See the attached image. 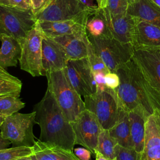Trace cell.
<instances>
[{
  "mask_svg": "<svg viewBox=\"0 0 160 160\" xmlns=\"http://www.w3.org/2000/svg\"><path fill=\"white\" fill-rule=\"evenodd\" d=\"M33 111L41 129L39 140L73 151L75 136L71 122L48 89L42 99L34 105Z\"/></svg>",
  "mask_w": 160,
  "mask_h": 160,
  "instance_id": "2",
  "label": "cell"
},
{
  "mask_svg": "<svg viewBox=\"0 0 160 160\" xmlns=\"http://www.w3.org/2000/svg\"><path fill=\"white\" fill-rule=\"evenodd\" d=\"M9 4L11 6L22 9H31L29 2L27 0H9Z\"/></svg>",
  "mask_w": 160,
  "mask_h": 160,
  "instance_id": "36",
  "label": "cell"
},
{
  "mask_svg": "<svg viewBox=\"0 0 160 160\" xmlns=\"http://www.w3.org/2000/svg\"><path fill=\"white\" fill-rule=\"evenodd\" d=\"M135 19L134 48H160V28L142 19Z\"/></svg>",
  "mask_w": 160,
  "mask_h": 160,
  "instance_id": "17",
  "label": "cell"
},
{
  "mask_svg": "<svg viewBox=\"0 0 160 160\" xmlns=\"http://www.w3.org/2000/svg\"><path fill=\"white\" fill-rule=\"evenodd\" d=\"M71 124L75 136V145H81L94 154L99 136L103 129L96 115L85 109Z\"/></svg>",
  "mask_w": 160,
  "mask_h": 160,
  "instance_id": "11",
  "label": "cell"
},
{
  "mask_svg": "<svg viewBox=\"0 0 160 160\" xmlns=\"http://www.w3.org/2000/svg\"><path fill=\"white\" fill-rule=\"evenodd\" d=\"M50 1L51 0H29L31 10L34 16L44 10Z\"/></svg>",
  "mask_w": 160,
  "mask_h": 160,
  "instance_id": "32",
  "label": "cell"
},
{
  "mask_svg": "<svg viewBox=\"0 0 160 160\" xmlns=\"http://www.w3.org/2000/svg\"><path fill=\"white\" fill-rule=\"evenodd\" d=\"M22 83L16 76L9 74L0 66V96H13L19 97Z\"/></svg>",
  "mask_w": 160,
  "mask_h": 160,
  "instance_id": "24",
  "label": "cell"
},
{
  "mask_svg": "<svg viewBox=\"0 0 160 160\" xmlns=\"http://www.w3.org/2000/svg\"><path fill=\"white\" fill-rule=\"evenodd\" d=\"M37 124L36 112H15L6 117L0 128L1 136L13 146L32 147L36 142L33 127Z\"/></svg>",
  "mask_w": 160,
  "mask_h": 160,
  "instance_id": "6",
  "label": "cell"
},
{
  "mask_svg": "<svg viewBox=\"0 0 160 160\" xmlns=\"http://www.w3.org/2000/svg\"><path fill=\"white\" fill-rule=\"evenodd\" d=\"M27 1H28V2H29V0H27Z\"/></svg>",
  "mask_w": 160,
  "mask_h": 160,
  "instance_id": "45",
  "label": "cell"
},
{
  "mask_svg": "<svg viewBox=\"0 0 160 160\" xmlns=\"http://www.w3.org/2000/svg\"><path fill=\"white\" fill-rule=\"evenodd\" d=\"M0 5L10 6L9 0H0Z\"/></svg>",
  "mask_w": 160,
  "mask_h": 160,
  "instance_id": "40",
  "label": "cell"
},
{
  "mask_svg": "<svg viewBox=\"0 0 160 160\" xmlns=\"http://www.w3.org/2000/svg\"><path fill=\"white\" fill-rule=\"evenodd\" d=\"M100 12L106 22V33L121 42L133 45L135 35V18L128 12L114 15L104 8L100 9Z\"/></svg>",
  "mask_w": 160,
  "mask_h": 160,
  "instance_id": "12",
  "label": "cell"
},
{
  "mask_svg": "<svg viewBox=\"0 0 160 160\" xmlns=\"http://www.w3.org/2000/svg\"><path fill=\"white\" fill-rule=\"evenodd\" d=\"M87 36L88 33L82 36L64 35L50 39L62 49L69 60H74L87 58Z\"/></svg>",
  "mask_w": 160,
  "mask_h": 160,
  "instance_id": "19",
  "label": "cell"
},
{
  "mask_svg": "<svg viewBox=\"0 0 160 160\" xmlns=\"http://www.w3.org/2000/svg\"><path fill=\"white\" fill-rule=\"evenodd\" d=\"M36 24L35 16L31 9L0 5V39L6 34L12 36L22 44Z\"/></svg>",
  "mask_w": 160,
  "mask_h": 160,
  "instance_id": "7",
  "label": "cell"
},
{
  "mask_svg": "<svg viewBox=\"0 0 160 160\" xmlns=\"http://www.w3.org/2000/svg\"><path fill=\"white\" fill-rule=\"evenodd\" d=\"M48 88L54 96L67 119L74 121L86 108L81 96L69 83L64 69L46 74Z\"/></svg>",
  "mask_w": 160,
  "mask_h": 160,
  "instance_id": "3",
  "label": "cell"
},
{
  "mask_svg": "<svg viewBox=\"0 0 160 160\" xmlns=\"http://www.w3.org/2000/svg\"><path fill=\"white\" fill-rule=\"evenodd\" d=\"M64 71L69 83L81 96L96 92V81L87 58L68 60Z\"/></svg>",
  "mask_w": 160,
  "mask_h": 160,
  "instance_id": "10",
  "label": "cell"
},
{
  "mask_svg": "<svg viewBox=\"0 0 160 160\" xmlns=\"http://www.w3.org/2000/svg\"><path fill=\"white\" fill-rule=\"evenodd\" d=\"M116 160H138L140 155L133 148L123 147L117 144L115 148Z\"/></svg>",
  "mask_w": 160,
  "mask_h": 160,
  "instance_id": "31",
  "label": "cell"
},
{
  "mask_svg": "<svg viewBox=\"0 0 160 160\" xmlns=\"http://www.w3.org/2000/svg\"><path fill=\"white\" fill-rule=\"evenodd\" d=\"M142 158L146 160H160V113L154 112L147 118Z\"/></svg>",
  "mask_w": 160,
  "mask_h": 160,
  "instance_id": "15",
  "label": "cell"
},
{
  "mask_svg": "<svg viewBox=\"0 0 160 160\" xmlns=\"http://www.w3.org/2000/svg\"><path fill=\"white\" fill-rule=\"evenodd\" d=\"M89 19H71L59 21L36 22V26L42 36L52 38L64 35L82 36L87 32L86 24Z\"/></svg>",
  "mask_w": 160,
  "mask_h": 160,
  "instance_id": "14",
  "label": "cell"
},
{
  "mask_svg": "<svg viewBox=\"0 0 160 160\" xmlns=\"http://www.w3.org/2000/svg\"><path fill=\"white\" fill-rule=\"evenodd\" d=\"M149 116L141 106H137L129 111L132 148L137 153L141 155L144 146L145 124Z\"/></svg>",
  "mask_w": 160,
  "mask_h": 160,
  "instance_id": "18",
  "label": "cell"
},
{
  "mask_svg": "<svg viewBox=\"0 0 160 160\" xmlns=\"http://www.w3.org/2000/svg\"><path fill=\"white\" fill-rule=\"evenodd\" d=\"M93 74L96 84V91H101L105 90L107 88L104 79L105 74L102 72H97Z\"/></svg>",
  "mask_w": 160,
  "mask_h": 160,
  "instance_id": "34",
  "label": "cell"
},
{
  "mask_svg": "<svg viewBox=\"0 0 160 160\" xmlns=\"http://www.w3.org/2000/svg\"><path fill=\"white\" fill-rule=\"evenodd\" d=\"M86 30L91 36L98 37L106 32V24L104 18L99 11L88 20Z\"/></svg>",
  "mask_w": 160,
  "mask_h": 160,
  "instance_id": "29",
  "label": "cell"
},
{
  "mask_svg": "<svg viewBox=\"0 0 160 160\" xmlns=\"http://www.w3.org/2000/svg\"><path fill=\"white\" fill-rule=\"evenodd\" d=\"M33 154V148L29 146H13L0 149V160H16L30 156Z\"/></svg>",
  "mask_w": 160,
  "mask_h": 160,
  "instance_id": "28",
  "label": "cell"
},
{
  "mask_svg": "<svg viewBox=\"0 0 160 160\" xmlns=\"http://www.w3.org/2000/svg\"><path fill=\"white\" fill-rule=\"evenodd\" d=\"M105 83L108 88L115 89H116L120 83V80L118 75L116 72H109L104 76Z\"/></svg>",
  "mask_w": 160,
  "mask_h": 160,
  "instance_id": "33",
  "label": "cell"
},
{
  "mask_svg": "<svg viewBox=\"0 0 160 160\" xmlns=\"http://www.w3.org/2000/svg\"><path fill=\"white\" fill-rule=\"evenodd\" d=\"M99 10V8H88L79 0H51L48 6L35 16V18L36 22L89 19Z\"/></svg>",
  "mask_w": 160,
  "mask_h": 160,
  "instance_id": "8",
  "label": "cell"
},
{
  "mask_svg": "<svg viewBox=\"0 0 160 160\" xmlns=\"http://www.w3.org/2000/svg\"><path fill=\"white\" fill-rule=\"evenodd\" d=\"M94 155H95L96 160H109L107 158H106L104 156H103L101 152H99L97 150H95Z\"/></svg>",
  "mask_w": 160,
  "mask_h": 160,
  "instance_id": "39",
  "label": "cell"
},
{
  "mask_svg": "<svg viewBox=\"0 0 160 160\" xmlns=\"http://www.w3.org/2000/svg\"><path fill=\"white\" fill-rule=\"evenodd\" d=\"M11 144V142L8 139L4 138L0 133V149L8 148Z\"/></svg>",
  "mask_w": 160,
  "mask_h": 160,
  "instance_id": "38",
  "label": "cell"
},
{
  "mask_svg": "<svg viewBox=\"0 0 160 160\" xmlns=\"http://www.w3.org/2000/svg\"><path fill=\"white\" fill-rule=\"evenodd\" d=\"M5 118H6V116L0 114V128H1V125L2 124V123H3V122H4V119H5Z\"/></svg>",
  "mask_w": 160,
  "mask_h": 160,
  "instance_id": "43",
  "label": "cell"
},
{
  "mask_svg": "<svg viewBox=\"0 0 160 160\" xmlns=\"http://www.w3.org/2000/svg\"><path fill=\"white\" fill-rule=\"evenodd\" d=\"M68 60L64 52L54 41L42 36V66L44 76L48 72L64 69Z\"/></svg>",
  "mask_w": 160,
  "mask_h": 160,
  "instance_id": "16",
  "label": "cell"
},
{
  "mask_svg": "<svg viewBox=\"0 0 160 160\" xmlns=\"http://www.w3.org/2000/svg\"><path fill=\"white\" fill-rule=\"evenodd\" d=\"M84 6L89 8H98V4H96L94 0H79Z\"/></svg>",
  "mask_w": 160,
  "mask_h": 160,
  "instance_id": "37",
  "label": "cell"
},
{
  "mask_svg": "<svg viewBox=\"0 0 160 160\" xmlns=\"http://www.w3.org/2000/svg\"><path fill=\"white\" fill-rule=\"evenodd\" d=\"M118 144V141L109 134V130L102 129L99 136L96 150L109 160H116L115 148Z\"/></svg>",
  "mask_w": 160,
  "mask_h": 160,
  "instance_id": "25",
  "label": "cell"
},
{
  "mask_svg": "<svg viewBox=\"0 0 160 160\" xmlns=\"http://www.w3.org/2000/svg\"><path fill=\"white\" fill-rule=\"evenodd\" d=\"M128 13L160 28V8L150 0H129Z\"/></svg>",
  "mask_w": 160,
  "mask_h": 160,
  "instance_id": "21",
  "label": "cell"
},
{
  "mask_svg": "<svg viewBox=\"0 0 160 160\" xmlns=\"http://www.w3.org/2000/svg\"><path fill=\"white\" fill-rule=\"evenodd\" d=\"M33 148L31 158L34 160H80L73 151L38 139Z\"/></svg>",
  "mask_w": 160,
  "mask_h": 160,
  "instance_id": "20",
  "label": "cell"
},
{
  "mask_svg": "<svg viewBox=\"0 0 160 160\" xmlns=\"http://www.w3.org/2000/svg\"><path fill=\"white\" fill-rule=\"evenodd\" d=\"M86 42L88 51L87 58L93 74L97 72H102L106 74L110 72L101 58L96 52L92 44L89 39L88 35L86 38Z\"/></svg>",
  "mask_w": 160,
  "mask_h": 160,
  "instance_id": "27",
  "label": "cell"
},
{
  "mask_svg": "<svg viewBox=\"0 0 160 160\" xmlns=\"http://www.w3.org/2000/svg\"><path fill=\"white\" fill-rule=\"evenodd\" d=\"M159 8H160V0H150Z\"/></svg>",
  "mask_w": 160,
  "mask_h": 160,
  "instance_id": "44",
  "label": "cell"
},
{
  "mask_svg": "<svg viewBox=\"0 0 160 160\" xmlns=\"http://www.w3.org/2000/svg\"><path fill=\"white\" fill-rule=\"evenodd\" d=\"M0 48V66L6 68L16 66L21 53V44L12 36L4 34L1 36Z\"/></svg>",
  "mask_w": 160,
  "mask_h": 160,
  "instance_id": "22",
  "label": "cell"
},
{
  "mask_svg": "<svg viewBox=\"0 0 160 160\" xmlns=\"http://www.w3.org/2000/svg\"><path fill=\"white\" fill-rule=\"evenodd\" d=\"M16 160H34L31 156H26V157H23V158H21L19 159H17Z\"/></svg>",
  "mask_w": 160,
  "mask_h": 160,
  "instance_id": "42",
  "label": "cell"
},
{
  "mask_svg": "<svg viewBox=\"0 0 160 160\" xmlns=\"http://www.w3.org/2000/svg\"><path fill=\"white\" fill-rule=\"evenodd\" d=\"M132 59L150 84L160 92V48H134Z\"/></svg>",
  "mask_w": 160,
  "mask_h": 160,
  "instance_id": "13",
  "label": "cell"
},
{
  "mask_svg": "<svg viewBox=\"0 0 160 160\" xmlns=\"http://www.w3.org/2000/svg\"><path fill=\"white\" fill-rule=\"evenodd\" d=\"M109 132L118 141V144L125 148H133L131 136L129 111L122 105L118 121L114 126L109 129Z\"/></svg>",
  "mask_w": 160,
  "mask_h": 160,
  "instance_id": "23",
  "label": "cell"
},
{
  "mask_svg": "<svg viewBox=\"0 0 160 160\" xmlns=\"http://www.w3.org/2000/svg\"><path fill=\"white\" fill-rule=\"evenodd\" d=\"M120 80L115 89L121 105L128 111L142 107L149 115L160 113V92L152 87L131 59L116 72Z\"/></svg>",
  "mask_w": 160,
  "mask_h": 160,
  "instance_id": "1",
  "label": "cell"
},
{
  "mask_svg": "<svg viewBox=\"0 0 160 160\" xmlns=\"http://www.w3.org/2000/svg\"><path fill=\"white\" fill-rule=\"evenodd\" d=\"M73 152L80 160H90L91 159V152L86 148H76L74 149Z\"/></svg>",
  "mask_w": 160,
  "mask_h": 160,
  "instance_id": "35",
  "label": "cell"
},
{
  "mask_svg": "<svg viewBox=\"0 0 160 160\" xmlns=\"http://www.w3.org/2000/svg\"><path fill=\"white\" fill-rule=\"evenodd\" d=\"M84 98L86 109L96 115L103 129L109 130L114 126L121 106L115 89L107 87Z\"/></svg>",
  "mask_w": 160,
  "mask_h": 160,
  "instance_id": "5",
  "label": "cell"
},
{
  "mask_svg": "<svg viewBox=\"0 0 160 160\" xmlns=\"http://www.w3.org/2000/svg\"><path fill=\"white\" fill-rule=\"evenodd\" d=\"M42 34L35 26L21 44L20 68L33 77L44 76L42 66Z\"/></svg>",
  "mask_w": 160,
  "mask_h": 160,
  "instance_id": "9",
  "label": "cell"
},
{
  "mask_svg": "<svg viewBox=\"0 0 160 160\" xmlns=\"http://www.w3.org/2000/svg\"><path fill=\"white\" fill-rule=\"evenodd\" d=\"M92 46L110 72H116L122 66L132 59L134 46L121 42L107 33L94 37L88 36Z\"/></svg>",
  "mask_w": 160,
  "mask_h": 160,
  "instance_id": "4",
  "label": "cell"
},
{
  "mask_svg": "<svg viewBox=\"0 0 160 160\" xmlns=\"http://www.w3.org/2000/svg\"><path fill=\"white\" fill-rule=\"evenodd\" d=\"M19 98L13 96H1L0 114L7 117L22 109L25 104Z\"/></svg>",
  "mask_w": 160,
  "mask_h": 160,
  "instance_id": "26",
  "label": "cell"
},
{
  "mask_svg": "<svg viewBox=\"0 0 160 160\" xmlns=\"http://www.w3.org/2000/svg\"><path fill=\"white\" fill-rule=\"evenodd\" d=\"M96 2H97V4H98V6L99 9H101L102 7V5H103V1L104 0H96Z\"/></svg>",
  "mask_w": 160,
  "mask_h": 160,
  "instance_id": "41",
  "label": "cell"
},
{
  "mask_svg": "<svg viewBox=\"0 0 160 160\" xmlns=\"http://www.w3.org/2000/svg\"><path fill=\"white\" fill-rule=\"evenodd\" d=\"M129 0H104L101 9H107L111 14H121L128 12Z\"/></svg>",
  "mask_w": 160,
  "mask_h": 160,
  "instance_id": "30",
  "label": "cell"
}]
</instances>
